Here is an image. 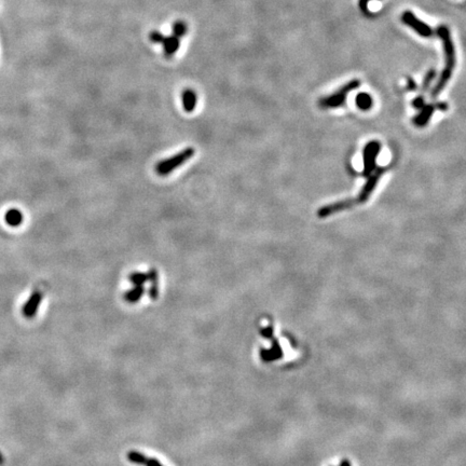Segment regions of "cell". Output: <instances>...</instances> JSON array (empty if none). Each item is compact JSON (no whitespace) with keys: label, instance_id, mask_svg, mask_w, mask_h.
Wrapping results in <instances>:
<instances>
[{"label":"cell","instance_id":"ba28073f","mask_svg":"<svg viewBox=\"0 0 466 466\" xmlns=\"http://www.w3.org/2000/svg\"><path fill=\"white\" fill-rule=\"evenodd\" d=\"M357 205L355 199H345V200H341L338 202H334L328 205H324L318 210V216L320 218H326V217L331 216L333 214L342 212L345 209H350L353 206Z\"/></svg>","mask_w":466,"mask_h":466},{"label":"cell","instance_id":"ffe728a7","mask_svg":"<svg viewBox=\"0 0 466 466\" xmlns=\"http://www.w3.org/2000/svg\"><path fill=\"white\" fill-rule=\"evenodd\" d=\"M425 105V99H424V95H418L417 97H415L413 101H412V106L414 108H417V109H421L422 107H423Z\"/></svg>","mask_w":466,"mask_h":466},{"label":"cell","instance_id":"7c38bea8","mask_svg":"<svg viewBox=\"0 0 466 466\" xmlns=\"http://www.w3.org/2000/svg\"><path fill=\"white\" fill-rule=\"evenodd\" d=\"M283 356V352L276 340H273V345L271 350H262V357L265 362L278 359Z\"/></svg>","mask_w":466,"mask_h":466},{"label":"cell","instance_id":"484cf974","mask_svg":"<svg viewBox=\"0 0 466 466\" xmlns=\"http://www.w3.org/2000/svg\"><path fill=\"white\" fill-rule=\"evenodd\" d=\"M369 1H370V0H369Z\"/></svg>","mask_w":466,"mask_h":466},{"label":"cell","instance_id":"7a4b0ae2","mask_svg":"<svg viewBox=\"0 0 466 466\" xmlns=\"http://www.w3.org/2000/svg\"><path fill=\"white\" fill-rule=\"evenodd\" d=\"M359 85H360L359 80L357 79L351 80V81H349L346 84L341 86L337 92L333 93L332 95L321 98L319 101V107L323 109H332V108H338V107L343 106L346 101L347 94H349L350 92L359 88Z\"/></svg>","mask_w":466,"mask_h":466},{"label":"cell","instance_id":"30bf717a","mask_svg":"<svg viewBox=\"0 0 466 466\" xmlns=\"http://www.w3.org/2000/svg\"><path fill=\"white\" fill-rule=\"evenodd\" d=\"M161 45L163 46L165 57L171 58L177 52V50L179 49V46H180V42H179V38H177L176 36L172 35L169 37H164V39Z\"/></svg>","mask_w":466,"mask_h":466},{"label":"cell","instance_id":"52a82bcc","mask_svg":"<svg viewBox=\"0 0 466 466\" xmlns=\"http://www.w3.org/2000/svg\"><path fill=\"white\" fill-rule=\"evenodd\" d=\"M440 109V110H447L448 109V105L444 102H438V103H430V104H425L423 107H422L420 110V114L413 118V124L417 126L418 128H423L430 121L432 116L434 115L435 110Z\"/></svg>","mask_w":466,"mask_h":466},{"label":"cell","instance_id":"e0dca14e","mask_svg":"<svg viewBox=\"0 0 466 466\" xmlns=\"http://www.w3.org/2000/svg\"><path fill=\"white\" fill-rule=\"evenodd\" d=\"M144 291L145 290L142 286H135L133 289L129 290L126 294V299L129 302L135 303L136 301H138L140 299L142 295H144Z\"/></svg>","mask_w":466,"mask_h":466},{"label":"cell","instance_id":"6da1fadb","mask_svg":"<svg viewBox=\"0 0 466 466\" xmlns=\"http://www.w3.org/2000/svg\"><path fill=\"white\" fill-rule=\"evenodd\" d=\"M436 32L439 38L443 41L446 63H445L444 70L442 74H440L438 81L436 82V84H435V86L431 91V95H430L431 99H436L440 93L443 92L447 83L449 82V80L452 76L453 69H455V67H456V49H455V45H453L449 28L447 27L446 25H440Z\"/></svg>","mask_w":466,"mask_h":466},{"label":"cell","instance_id":"5bb4252c","mask_svg":"<svg viewBox=\"0 0 466 466\" xmlns=\"http://www.w3.org/2000/svg\"><path fill=\"white\" fill-rule=\"evenodd\" d=\"M355 103H356V106L360 110L366 111V110H369L372 107V105H374V99H372V97L368 94V93H359V94H357L356 96Z\"/></svg>","mask_w":466,"mask_h":466},{"label":"cell","instance_id":"8fae6325","mask_svg":"<svg viewBox=\"0 0 466 466\" xmlns=\"http://www.w3.org/2000/svg\"><path fill=\"white\" fill-rule=\"evenodd\" d=\"M183 107L184 109L187 111V113H192L195 110L197 106V102H198V96L197 93L194 90H185L183 92Z\"/></svg>","mask_w":466,"mask_h":466},{"label":"cell","instance_id":"d6986e66","mask_svg":"<svg viewBox=\"0 0 466 466\" xmlns=\"http://www.w3.org/2000/svg\"><path fill=\"white\" fill-rule=\"evenodd\" d=\"M187 24L183 21H178L175 24L173 25V34L174 36H176L177 38H182L186 34H187Z\"/></svg>","mask_w":466,"mask_h":466},{"label":"cell","instance_id":"603a6c76","mask_svg":"<svg viewBox=\"0 0 466 466\" xmlns=\"http://www.w3.org/2000/svg\"><path fill=\"white\" fill-rule=\"evenodd\" d=\"M368 2L369 0H359V8L365 14L368 13Z\"/></svg>","mask_w":466,"mask_h":466},{"label":"cell","instance_id":"9a60e30c","mask_svg":"<svg viewBox=\"0 0 466 466\" xmlns=\"http://www.w3.org/2000/svg\"><path fill=\"white\" fill-rule=\"evenodd\" d=\"M435 78H436V70L432 68V69H430L426 72L425 77L423 78V81H422L421 89H420V95H424L425 92L430 90L432 82L434 81Z\"/></svg>","mask_w":466,"mask_h":466},{"label":"cell","instance_id":"ac0fdd59","mask_svg":"<svg viewBox=\"0 0 466 466\" xmlns=\"http://www.w3.org/2000/svg\"><path fill=\"white\" fill-rule=\"evenodd\" d=\"M129 279L135 285V286H142V285L148 281V273L134 272L129 276Z\"/></svg>","mask_w":466,"mask_h":466},{"label":"cell","instance_id":"4fadbf2b","mask_svg":"<svg viewBox=\"0 0 466 466\" xmlns=\"http://www.w3.org/2000/svg\"><path fill=\"white\" fill-rule=\"evenodd\" d=\"M4 220L10 227H18L23 222V214L16 208L9 209L4 215Z\"/></svg>","mask_w":466,"mask_h":466},{"label":"cell","instance_id":"3957f363","mask_svg":"<svg viewBox=\"0 0 466 466\" xmlns=\"http://www.w3.org/2000/svg\"><path fill=\"white\" fill-rule=\"evenodd\" d=\"M195 155V149L192 147H188L184 149V150L179 151L178 153L172 155V157L167 158L165 160L160 161V162L155 165V172L158 173L160 176H166L171 174L173 171L178 169L179 166L184 165L188 160H190Z\"/></svg>","mask_w":466,"mask_h":466},{"label":"cell","instance_id":"d4e9b609","mask_svg":"<svg viewBox=\"0 0 466 466\" xmlns=\"http://www.w3.org/2000/svg\"><path fill=\"white\" fill-rule=\"evenodd\" d=\"M340 466H351V463H350L349 461H347V460H343V461L341 462Z\"/></svg>","mask_w":466,"mask_h":466},{"label":"cell","instance_id":"9c48e42d","mask_svg":"<svg viewBox=\"0 0 466 466\" xmlns=\"http://www.w3.org/2000/svg\"><path fill=\"white\" fill-rule=\"evenodd\" d=\"M41 300H42V294L40 293V291L38 290L34 291L32 296L28 298V300L23 307L22 312L25 318H27V319L34 318V316L37 314V311H38Z\"/></svg>","mask_w":466,"mask_h":466},{"label":"cell","instance_id":"44dd1931","mask_svg":"<svg viewBox=\"0 0 466 466\" xmlns=\"http://www.w3.org/2000/svg\"><path fill=\"white\" fill-rule=\"evenodd\" d=\"M164 35L161 34L160 32H157V30H154V32H152L150 34V40L153 42V43H162L163 39H164Z\"/></svg>","mask_w":466,"mask_h":466},{"label":"cell","instance_id":"2e32d148","mask_svg":"<svg viewBox=\"0 0 466 466\" xmlns=\"http://www.w3.org/2000/svg\"><path fill=\"white\" fill-rule=\"evenodd\" d=\"M158 272L157 270L151 269L148 273V281L151 282L150 287V297L152 299H155L158 297Z\"/></svg>","mask_w":466,"mask_h":466},{"label":"cell","instance_id":"5b68a950","mask_svg":"<svg viewBox=\"0 0 466 466\" xmlns=\"http://www.w3.org/2000/svg\"><path fill=\"white\" fill-rule=\"evenodd\" d=\"M401 21L403 24L408 25L410 28L413 29L414 32H417L421 37H423V38H430L434 34L430 25L420 21L411 11L403 12L401 15Z\"/></svg>","mask_w":466,"mask_h":466},{"label":"cell","instance_id":"cb8c5ba5","mask_svg":"<svg viewBox=\"0 0 466 466\" xmlns=\"http://www.w3.org/2000/svg\"><path fill=\"white\" fill-rule=\"evenodd\" d=\"M262 333L265 335V338H271L273 334V329L271 327H266L262 332Z\"/></svg>","mask_w":466,"mask_h":466},{"label":"cell","instance_id":"8992f818","mask_svg":"<svg viewBox=\"0 0 466 466\" xmlns=\"http://www.w3.org/2000/svg\"><path fill=\"white\" fill-rule=\"evenodd\" d=\"M385 172V167H376V170L372 172L368 176V180L364 185V187L360 190L358 196L355 198V201L357 204H363L368 201L369 197L374 192L376 186L379 182V179L383 175Z\"/></svg>","mask_w":466,"mask_h":466},{"label":"cell","instance_id":"277c9868","mask_svg":"<svg viewBox=\"0 0 466 466\" xmlns=\"http://www.w3.org/2000/svg\"><path fill=\"white\" fill-rule=\"evenodd\" d=\"M381 150V144L377 140L369 141L367 145L365 146L363 151V158H364V170H363V176L368 177L370 174L376 170V161L378 158V154Z\"/></svg>","mask_w":466,"mask_h":466},{"label":"cell","instance_id":"7402d4cb","mask_svg":"<svg viewBox=\"0 0 466 466\" xmlns=\"http://www.w3.org/2000/svg\"><path fill=\"white\" fill-rule=\"evenodd\" d=\"M407 89L408 91L417 90V82H415L414 80L410 77L407 79Z\"/></svg>","mask_w":466,"mask_h":466}]
</instances>
